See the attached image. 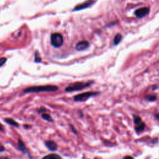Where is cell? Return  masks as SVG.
<instances>
[{"label":"cell","mask_w":159,"mask_h":159,"mask_svg":"<svg viewBox=\"0 0 159 159\" xmlns=\"http://www.w3.org/2000/svg\"><path fill=\"white\" fill-rule=\"evenodd\" d=\"M59 90L58 86L55 85H43L31 86L24 90V93H35L40 92H54Z\"/></svg>","instance_id":"6da1fadb"},{"label":"cell","mask_w":159,"mask_h":159,"mask_svg":"<svg viewBox=\"0 0 159 159\" xmlns=\"http://www.w3.org/2000/svg\"><path fill=\"white\" fill-rule=\"evenodd\" d=\"M93 82H78L71 83L70 85L68 86L65 89L66 92H72L75 91H80L85 88H88L91 85L93 84Z\"/></svg>","instance_id":"7a4b0ae2"},{"label":"cell","mask_w":159,"mask_h":159,"mask_svg":"<svg viewBox=\"0 0 159 159\" xmlns=\"http://www.w3.org/2000/svg\"><path fill=\"white\" fill-rule=\"evenodd\" d=\"M51 44L54 47H61L63 43V36L60 33H54L52 34L51 37Z\"/></svg>","instance_id":"3957f363"},{"label":"cell","mask_w":159,"mask_h":159,"mask_svg":"<svg viewBox=\"0 0 159 159\" xmlns=\"http://www.w3.org/2000/svg\"><path fill=\"white\" fill-rule=\"evenodd\" d=\"M99 94L98 92H88L78 94L77 95H75L73 98V100L75 101H85L90 98L96 96Z\"/></svg>","instance_id":"277c9868"},{"label":"cell","mask_w":159,"mask_h":159,"mask_svg":"<svg viewBox=\"0 0 159 159\" xmlns=\"http://www.w3.org/2000/svg\"><path fill=\"white\" fill-rule=\"evenodd\" d=\"M149 11L150 9L148 7H141V8H139L135 11V15L137 18H142L147 16L149 13Z\"/></svg>","instance_id":"5b68a950"},{"label":"cell","mask_w":159,"mask_h":159,"mask_svg":"<svg viewBox=\"0 0 159 159\" xmlns=\"http://www.w3.org/2000/svg\"><path fill=\"white\" fill-rule=\"evenodd\" d=\"M18 149L20 150L21 151V152H22L24 154H26V155H28L29 157L31 158V156H30V153L29 152L28 149H27V147H26V145L24 144V142L21 141V139H19L18 140Z\"/></svg>","instance_id":"8992f818"},{"label":"cell","mask_w":159,"mask_h":159,"mask_svg":"<svg viewBox=\"0 0 159 159\" xmlns=\"http://www.w3.org/2000/svg\"><path fill=\"white\" fill-rule=\"evenodd\" d=\"M89 47V43L87 41L83 40L79 42L77 44L76 46H75V49L78 51H82L86 49Z\"/></svg>","instance_id":"52a82bcc"},{"label":"cell","mask_w":159,"mask_h":159,"mask_svg":"<svg viewBox=\"0 0 159 159\" xmlns=\"http://www.w3.org/2000/svg\"><path fill=\"white\" fill-rule=\"evenodd\" d=\"M45 144L47 147V149L51 151H52V152H54V151H55L57 149V145L53 141H47L45 142Z\"/></svg>","instance_id":"ba28073f"},{"label":"cell","mask_w":159,"mask_h":159,"mask_svg":"<svg viewBox=\"0 0 159 159\" xmlns=\"http://www.w3.org/2000/svg\"><path fill=\"white\" fill-rule=\"evenodd\" d=\"M93 3V1H92V0H89V1L85 2V3L82 4V5H80V6H78V7H77L76 8H75V10H80L82 9H84V8H86V7L90 6Z\"/></svg>","instance_id":"9c48e42d"},{"label":"cell","mask_w":159,"mask_h":159,"mask_svg":"<svg viewBox=\"0 0 159 159\" xmlns=\"http://www.w3.org/2000/svg\"><path fill=\"white\" fill-rule=\"evenodd\" d=\"M5 122L6 123L9 124V125H11V126H15V127H18L19 126H20V125H19V124L16 122V121H15V120H14L12 118H6L5 119Z\"/></svg>","instance_id":"30bf717a"},{"label":"cell","mask_w":159,"mask_h":159,"mask_svg":"<svg viewBox=\"0 0 159 159\" xmlns=\"http://www.w3.org/2000/svg\"><path fill=\"white\" fill-rule=\"evenodd\" d=\"M42 159H62V158L58 154H51L47 155V156H45Z\"/></svg>","instance_id":"8fae6325"},{"label":"cell","mask_w":159,"mask_h":159,"mask_svg":"<svg viewBox=\"0 0 159 159\" xmlns=\"http://www.w3.org/2000/svg\"><path fill=\"white\" fill-rule=\"evenodd\" d=\"M146 124L144 123H142L138 125H136V126L135 127V130L137 132H141L144 130Z\"/></svg>","instance_id":"7c38bea8"},{"label":"cell","mask_w":159,"mask_h":159,"mask_svg":"<svg viewBox=\"0 0 159 159\" xmlns=\"http://www.w3.org/2000/svg\"><path fill=\"white\" fill-rule=\"evenodd\" d=\"M42 119H44L45 121H48V122L52 123L53 121H54V120H53V119L52 118V117L49 114H47V113H44V114H42Z\"/></svg>","instance_id":"4fadbf2b"},{"label":"cell","mask_w":159,"mask_h":159,"mask_svg":"<svg viewBox=\"0 0 159 159\" xmlns=\"http://www.w3.org/2000/svg\"><path fill=\"white\" fill-rule=\"evenodd\" d=\"M121 40H122V36H121V34H117L114 39L115 45H118L121 41Z\"/></svg>","instance_id":"5bb4252c"},{"label":"cell","mask_w":159,"mask_h":159,"mask_svg":"<svg viewBox=\"0 0 159 159\" xmlns=\"http://www.w3.org/2000/svg\"><path fill=\"white\" fill-rule=\"evenodd\" d=\"M146 100L149 101L153 102V101H156L157 96L156 95H150H150H147L146 96Z\"/></svg>","instance_id":"9a60e30c"},{"label":"cell","mask_w":159,"mask_h":159,"mask_svg":"<svg viewBox=\"0 0 159 159\" xmlns=\"http://www.w3.org/2000/svg\"><path fill=\"white\" fill-rule=\"evenodd\" d=\"M134 123L135 125H138L139 124L142 123V119L141 118H140V117L139 116H136V115H134Z\"/></svg>","instance_id":"2e32d148"},{"label":"cell","mask_w":159,"mask_h":159,"mask_svg":"<svg viewBox=\"0 0 159 159\" xmlns=\"http://www.w3.org/2000/svg\"><path fill=\"white\" fill-rule=\"evenodd\" d=\"M6 58H5V57H2V58H0V67L3 66L4 64H5L6 62Z\"/></svg>","instance_id":"e0dca14e"},{"label":"cell","mask_w":159,"mask_h":159,"mask_svg":"<svg viewBox=\"0 0 159 159\" xmlns=\"http://www.w3.org/2000/svg\"><path fill=\"white\" fill-rule=\"evenodd\" d=\"M70 128H71V131H72V132H73V133H74V134H77L78 132H77V130L75 129V128L73 126H71V125H70Z\"/></svg>","instance_id":"ac0fdd59"},{"label":"cell","mask_w":159,"mask_h":159,"mask_svg":"<svg viewBox=\"0 0 159 159\" xmlns=\"http://www.w3.org/2000/svg\"><path fill=\"white\" fill-rule=\"evenodd\" d=\"M46 111H47V109H45L44 107L40 108L39 109V110H38V112H39V113H45V112H46Z\"/></svg>","instance_id":"d6986e66"},{"label":"cell","mask_w":159,"mask_h":159,"mask_svg":"<svg viewBox=\"0 0 159 159\" xmlns=\"http://www.w3.org/2000/svg\"><path fill=\"white\" fill-rule=\"evenodd\" d=\"M5 150V147H4L2 144H0V152H3V151Z\"/></svg>","instance_id":"ffe728a7"},{"label":"cell","mask_w":159,"mask_h":159,"mask_svg":"<svg viewBox=\"0 0 159 159\" xmlns=\"http://www.w3.org/2000/svg\"><path fill=\"white\" fill-rule=\"evenodd\" d=\"M3 130H4L3 126L1 123H0V131H3Z\"/></svg>","instance_id":"44dd1931"},{"label":"cell","mask_w":159,"mask_h":159,"mask_svg":"<svg viewBox=\"0 0 159 159\" xmlns=\"http://www.w3.org/2000/svg\"><path fill=\"white\" fill-rule=\"evenodd\" d=\"M123 159H134L131 156H126Z\"/></svg>","instance_id":"7402d4cb"},{"label":"cell","mask_w":159,"mask_h":159,"mask_svg":"<svg viewBox=\"0 0 159 159\" xmlns=\"http://www.w3.org/2000/svg\"><path fill=\"white\" fill-rule=\"evenodd\" d=\"M155 117H156V119H159V114H156L155 115Z\"/></svg>","instance_id":"603a6c76"},{"label":"cell","mask_w":159,"mask_h":159,"mask_svg":"<svg viewBox=\"0 0 159 159\" xmlns=\"http://www.w3.org/2000/svg\"><path fill=\"white\" fill-rule=\"evenodd\" d=\"M0 159H10V158L6 157H0Z\"/></svg>","instance_id":"cb8c5ba5"}]
</instances>
